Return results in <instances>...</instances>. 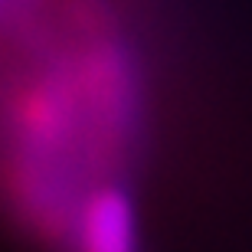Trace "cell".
<instances>
[{
  "mask_svg": "<svg viewBox=\"0 0 252 252\" xmlns=\"http://www.w3.org/2000/svg\"><path fill=\"white\" fill-rule=\"evenodd\" d=\"M69 252H141V220L134 196L115 177L95 180L75 210Z\"/></svg>",
  "mask_w": 252,
  "mask_h": 252,
  "instance_id": "obj_1",
  "label": "cell"
},
{
  "mask_svg": "<svg viewBox=\"0 0 252 252\" xmlns=\"http://www.w3.org/2000/svg\"><path fill=\"white\" fill-rule=\"evenodd\" d=\"M10 3H13V0H0V17H7V13H10Z\"/></svg>",
  "mask_w": 252,
  "mask_h": 252,
  "instance_id": "obj_2",
  "label": "cell"
}]
</instances>
